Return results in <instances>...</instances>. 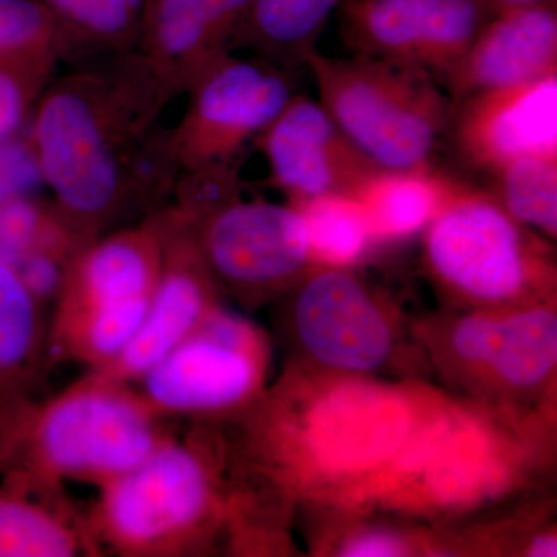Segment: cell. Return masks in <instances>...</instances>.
Returning <instances> with one entry per match:
<instances>
[{
    "instance_id": "obj_1",
    "label": "cell",
    "mask_w": 557,
    "mask_h": 557,
    "mask_svg": "<svg viewBox=\"0 0 557 557\" xmlns=\"http://www.w3.org/2000/svg\"><path fill=\"white\" fill-rule=\"evenodd\" d=\"M171 101L135 50L79 62L40 95L28 141L86 244L170 201L182 168L159 120Z\"/></svg>"
},
{
    "instance_id": "obj_2",
    "label": "cell",
    "mask_w": 557,
    "mask_h": 557,
    "mask_svg": "<svg viewBox=\"0 0 557 557\" xmlns=\"http://www.w3.org/2000/svg\"><path fill=\"white\" fill-rule=\"evenodd\" d=\"M168 423L137 387L87 370L53 397L0 403V480L104 486L172 437Z\"/></svg>"
},
{
    "instance_id": "obj_3",
    "label": "cell",
    "mask_w": 557,
    "mask_h": 557,
    "mask_svg": "<svg viewBox=\"0 0 557 557\" xmlns=\"http://www.w3.org/2000/svg\"><path fill=\"white\" fill-rule=\"evenodd\" d=\"M90 525L102 553L196 557L233 552V482L215 423H190L137 467L98 487Z\"/></svg>"
},
{
    "instance_id": "obj_4",
    "label": "cell",
    "mask_w": 557,
    "mask_h": 557,
    "mask_svg": "<svg viewBox=\"0 0 557 557\" xmlns=\"http://www.w3.org/2000/svg\"><path fill=\"white\" fill-rule=\"evenodd\" d=\"M156 214L109 231L73 260L49 321V357L89 370L119 357L141 325L159 276Z\"/></svg>"
},
{
    "instance_id": "obj_5",
    "label": "cell",
    "mask_w": 557,
    "mask_h": 557,
    "mask_svg": "<svg viewBox=\"0 0 557 557\" xmlns=\"http://www.w3.org/2000/svg\"><path fill=\"white\" fill-rule=\"evenodd\" d=\"M319 102L355 146L384 170L429 168L453 102L426 70L354 54L317 53Z\"/></svg>"
},
{
    "instance_id": "obj_6",
    "label": "cell",
    "mask_w": 557,
    "mask_h": 557,
    "mask_svg": "<svg viewBox=\"0 0 557 557\" xmlns=\"http://www.w3.org/2000/svg\"><path fill=\"white\" fill-rule=\"evenodd\" d=\"M424 260L440 287L475 309L542 302L555 288L547 242L479 190L458 189L432 220Z\"/></svg>"
},
{
    "instance_id": "obj_7",
    "label": "cell",
    "mask_w": 557,
    "mask_h": 557,
    "mask_svg": "<svg viewBox=\"0 0 557 557\" xmlns=\"http://www.w3.org/2000/svg\"><path fill=\"white\" fill-rule=\"evenodd\" d=\"M269 366L265 333L220 306L132 386L164 420L225 421L262 397Z\"/></svg>"
},
{
    "instance_id": "obj_8",
    "label": "cell",
    "mask_w": 557,
    "mask_h": 557,
    "mask_svg": "<svg viewBox=\"0 0 557 557\" xmlns=\"http://www.w3.org/2000/svg\"><path fill=\"white\" fill-rule=\"evenodd\" d=\"M300 357L341 373L376 372L397 344L386 304L351 269L311 267L281 298Z\"/></svg>"
},
{
    "instance_id": "obj_9",
    "label": "cell",
    "mask_w": 557,
    "mask_h": 557,
    "mask_svg": "<svg viewBox=\"0 0 557 557\" xmlns=\"http://www.w3.org/2000/svg\"><path fill=\"white\" fill-rule=\"evenodd\" d=\"M293 72L252 58H220L186 91L171 138L182 171L237 160L295 97Z\"/></svg>"
},
{
    "instance_id": "obj_10",
    "label": "cell",
    "mask_w": 557,
    "mask_h": 557,
    "mask_svg": "<svg viewBox=\"0 0 557 557\" xmlns=\"http://www.w3.org/2000/svg\"><path fill=\"white\" fill-rule=\"evenodd\" d=\"M194 231L220 289L249 309L281 298L313 267L306 225L289 203L242 199Z\"/></svg>"
},
{
    "instance_id": "obj_11",
    "label": "cell",
    "mask_w": 557,
    "mask_h": 557,
    "mask_svg": "<svg viewBox=\"0 0 557 557\" xmlns=\"http://www.w3.org/2000/svg\"><path fill=\"white\" fill-rule=\"evenodd\" d=\"M336 13L354 54L423 69L437 81L496 14L485 0H339Z\"/></svg>"
},
{
    "instance_id": "obj_12",
    "label": "cell",
    "mask_w": 557,
    "mask_h": 557,
    "mask_svg": "<svg viewBox=\"0 0 557 557\" xmlns=\"http://www.w3.org/2000/svg\"><path fill=\"white\" fill-rule=\"evenodd\" d=\"M161 237L159 276L141 325L108 366L91 372L135 384L220 307V289L194 226L164 205L153 212Z\"/></svg>"
},
{
    "instance_id": "obj_13",
    "label": "cell",
    "mask_w": 557,
    "mask_h": 557,
    "mask_svg": "<svg viewBox=\"0 0 557 557\" xmlns=\"http://www.w3.org/2000/svg\"><path fill=\"white\" fill-rule=\"evenodd\" d=\"M446 358L467 379L515 394L539 391L555 375L557 317L552 304L475 309L446 333Z\"/></svg>"
},
{
    "instance_id": "obj_14",
    "label": "cell",
    "mask_w": 557,
    "mask_h": 557,
    "mask_svg": "<svg viewBox=\"0 0 557 557\" xmlns=\"http://www.w3.org/2000/svg\"><path fill=\"white\" fill-rule=\"evenodd\" d=\"M270 177L289 203L321 194L354 196L380 170L319 101L296 94L276 120L259 135Z\"/></svg>"
},
{
    "instance_id": "obj_15",
    "label": "cell",
    "mask_w": 557,
    "mask_h": 557,
    "mask_svg": "<svg viewBox=\"0 0 557 557\" xmlns=\"http://www.w3.org/2000/svg\"><path fill=\"white\" fill-rule=\"evenodd\" d=\"M450 119L458 152L475 170L557 157V73L475 95L453 106Z\"/></svg>"
},
{
    "instance_id": "obj_16",
    "label": "cell",
    "mask_w": 557,
    "mask_h": 557,
    "mask_svg": "<svg viewBox=\"0 0 557 557\" xmlns=\"http://www.w3.org/2000/svg\"><path fill=\"white\" fill-rule=\"evenodd\" d=\"M557 73V5L498 11L440 83L453 106L485 94Z\"/></svg>"
},
{
    "instance_id": "obj_17",
    "label": "cell",
    "mask_w": 557,
    "mask_h": 557,
    "mask_svg": "<svg viewBox=\"0 0 557 557\" xmlns=\"http://www.w3.org/2000/svg\"><path fill=\"white\" fill-rule=\"evenodd\" d=\"M134 50L171 100L231 53L208 0H149Z\"/></svg>"
},
{
    "instance_id": "obj_18",
    "label": "cell",
    "mask_w": 557,
    "mask_h": 557,
    "mask_svg": "<svg viewBox=\"0 0 557 557\" xmlns=\"http://www.w3.org/2000/svg\"><path fill=\"white\" fill-rule=\"evenodd\" d=\"M89 515L65 490L0 480V557L102 556Z\"/></svg>"
},
{
    "instance_id": "obj_19",
    "label": "cell",
    "mask_w": 557,
    "mask_h": 557,
    "mask_svg": "<svg viewBox=\"0 0 557 557\" xmlns=\"http://www.w3.org/2000/svg\"><path fill=\"white\" fill-rule=\"evenodd\" d=\"M50 366L44 306L0 259V403L33 397Z\"/></svg>"
},
{
    "instance_id": "obj_20",
    "label": "cell",
    "mask_w": 557,
    "mask_h": 557,
    "mask_svg": "<svg viewBox=\"0 0 557 557\" xmlns=\"http://www.w3.org/2000/svg\"><path fill=\"white\" fill-rule=\"evenodd\" d=\"M460 186L448 177L418 170H384L370 174L354 197L368 212L376 242L403 240L426 230Z\"/></svg>"
},
{
    "instance_id": "obj_21",
    "label": "cell",
    "mask_w": 557,
    "mask_h": 557,
    "mask_svg": "<svg viewBox=\"0 0 557 557\" xmlns=\"http://www.w3.org/2000/svg\"><path fill=\"white\" fill-rule=\"evenodd\" d=\"M339 0H252L247 17L231 40V50L248 49L255 58L295 72L307 67Z\"/></svg>"
},
{
    "instance_id": "obj_22",
    "label": "cell",
    "mask_w": 557,
    "mask_h": 557,
    "mask_svg": "<svg viewBox=\"0 0 557 557\" xmlns=\"http://www.w3.org/2000/svg\"><path fill=\"white\" fill-rule=\"evenodd\" d=\"M289 205L306 225L313 267L351 269L376 242L368 212L350 194H321Z\"/></svg>"
},
{
    "instance_id": "obj_23",
    "label": "cell",
    "mask_w": 557,
    "mask_h": 557,
    "mask_svg": "<svg viewBox=\"0 0 557 557\" xmlns=\"http://www.w3.org/2000/svg\"><path fill=\"white\" fill-rule=\"evenodd\" d=\"M60 25L64 61L86 62L134 50L141 22L121 0H40Z\"/></svg>"
},
{
    "instance_id": "obj_24",
    "label": "cell",
    "mask_w": 557,
    "mask_h": 557,
    "mask_svg": "<svg viewBox=\"0 0 557 557\" xmlns=\"http://www.w3.org/2000/svg\"><path fill=\"white\" fill-rule=\"evenodd\" d=\"M494 197L512 219L555 240L557 157H522L493 172Z\"/></svg>"
},
{
    "instance_id": "obj_25",
    "label": "cell",
    "mask_w": 557,
    "mask_h": 557,
    "mask_svg": "<svg viewBox=\"0 0 557 557\" xmlns=\"http://www.w3.org/2000/svg\"><path fill=\"white\" fill-rule=\"evenodd\" d=\"M0 61L53 76L64 61V40L40 0H0Z\"/></svg>"
},
{
    "instance_id": "obj_26",
    "label": "cell",
    "mask_w": 557,
    "mask_h": 557,
    "mask_svg": "<svg viewBox=\"0 0 557 557\" xmlns=\"http://www.w3.org/2000/svg\"><path fill=\"white\" fill-rule=\"evenodd\" d=\"M65 240L87 245L53 200H39L30 193L11 197L0 205V259L11 267L40 248Z\"/></svg>"
},
{
    "instance_id": "obj_27",
    "label": "cell",
    "mask_w": 557,
    "mask_h": 557,
    "mask_svg": "<svg viewBox=\"0 0 557 557\" xmlns=\"http://www.w3.org/2000/svg\"><path fill=\"white\" fill-rule=\"evenodd\" d=\"M244 190L239 161H215L182 171L168 205L189 225L197 226L244 199Z\"/></svg>"
},
{
    "instance_id": "obj_28",
    "label": "cell",
    "mask_w": 557,
    "mask_h": 557,
    "mask_svg": "<svg viewBox=\"0 0 557 557\" xmlns=\"http://www.w3.org/2000/svg\"><path fill=\"white\" fill-rule=\"evenodd\" d=\"M54 76L0 61V143L17 137Z\"/></svg>"
},
{
    "instance_id": "obj_29",
    "label": "cell",
    "mask_w": 557,
    "mask_h": 557,
    "mask_svg": "<svg viewBox=\"0 0 557 557\" xmlns=\"http://www.w3.org/2000/svg\"><path fill=\"white\" fill-rule=\"evenodd\" d=\"M42 185L30 141L21 135L0 143V205L11 197L30 194Z\"/></svg>"
},
{
    "instance_id": "obj_30",
    "label": "cell",
    "mask_w": 557,
    "mask_h": 557,
    "mask_svg": "<svg viewBox=\"0 0 557 557\" xmlns=\"http://www.w3.org/2000/svg\"><path fill=\"white\" fill-rule=\"evenodd\" d=\"M408 544L405 539L391 533V531H364L348 539L338 549L344 557H388L408 555Z\"/></svg>"
},
{
    "instance_id": "obj_31",
    "label": "cell",
    "mask_w": 557,
    "mask_h": 557,
    "mask_svg": "<svg viewBox=\"0 0 557 557\" xmlns=\"http://www.w3.org/2000/svg\"><path fill=\"white\" fill-rule=\"evenodd\" d=\"M208 2L214 10L220 27L228 36L231 50V40L247 17L252 0H208Z\"/></svg>"
},
{
    "instance_id": "obj_32",
    "label": "cell",
    "mask_w": 557,
    "mask_h": 557,
    "mask_svg": "<svg viewBox=\"0 0 557 557\" xmlns=\"http://www.w3.org/2000/svg\"><path fill=\"white\" fill-rule=\"evenodd\" d=\"M525 555L531 557L557 556V539L555 534H539L536 539L530 542V547L527 548Z\"/></svg>"
},
{
    "instance_id": "obj_33",
    "label": "cell",
    "mask_w": 557,
    "mask_h": 557,
    "mask_svg": "<svg viewBox=\"0 0 557 557\" xmlns=\"http://www.w3.org/2000/svg\"><path fill=\"white\" fill-rule=\"evenodd\" d=\"M490 9L494 13L505 10L523 9V7L537 5V3L545 2V0H485Z\"/></svg>"
}]
</instances>
